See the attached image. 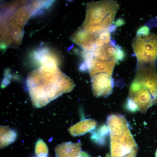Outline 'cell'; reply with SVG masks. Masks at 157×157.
Wrapping results in <instances>:
<instances>
[{"label": "cell", "mask_w": 157, "mask_h": 157, "mask_svg": "<svg viewBox=\"0 0 157 157\" xmlns=\"http://www.w3.org/2000/svg\"><path fill=\"white\" fill-rule=\"evenodd\" d=\"M81 147L80 142H63L55 147V155L56 157H89L86 153L82 151Z\"/></svg>", "instance_id": "8"}, {"label": "cell", "mask_w": 157, "mask_h": 157, "mask_svg": "<svg viewBox=\"0 0 157 157\" xmlns=\"http://www.w3.org/2000/svg\"><path fill=\"white\" fill-rule=\"evenodd\" d=\"M97 125V122L93 119H85L71 126L68 131L72 136L81 135L94 129Z\"/></svg>", "instance_id": "9"}, {"label": "cell", "mask_w": 157, "mask_h": 157, "mask_svg": "<svg viewBox=\"0 0 157 157\" xmlns=\"http://www.w3.org/2000/svg\"><path fill=\"white\" fill-rule=\"evenodd\" d=\"M31 16L28 4L18 8L10 16L8 22L11 37L14 41L19 42L22 40L24 27Z\"/></svg>", "instance_id": "6"}, {"label": "cell", "mask_w": 157, "mask_h": 157, "mask_svg": "<svg viewBox=\"0 0 157 157\" xmlns=\"http://www.w3.org/2000/svg\"><path fill=\"white\" fill-rule=\"evenodd\" d=\"M127 100L142 113L157 104V73L154 64L138 63Z\"/></svg>", "instance_id": "2"}, {"label": "cell", "mask_w": 157, "mask_h": 157, "mask_svg": "<svg viewBox=\"0 0 157 157\" xmlns=\"http://www.w3.org/2000/svg\"><path fill=\"white\" fill-rule=\"evenodd\" d=\"M48 150L47 145L42 139L37 142L35 152L37 157H47Z\"/></svg>", "instance_id": "13"}, {"label": "cell", "mask_w": 157, "mask_h": 157, "mask_svg": "<svg viewBox=\"0 0 157 157\" xmlns=\"http://www.w3.org/2000/svg\"><path fill=\"white\" fill-rule=\"evenodd\" d=\"M54 1H33L28 5L32 16L41 14L43 10L48 9L52 5Z\"/></svg>", "instance_id": "12"}, {"label": "cell", "mask_w": 157, "mask_h": 157, "mask_svg": "<svg viewBox=\"0 0 157 157\" xmlns=\"http://www.w3.org/2000/svg\"><path fill=\"white\" fill-rule=\"evenodd\" d=\"M116 26L115 25H111L108 28V31L109 32H113L116 29Z\"/></svg>", "instance_id": "19"}, {"label": "cell", "mask_w": 157, "mask_h": 157, "mask_svg": "<svg viewBox=\"0 0 157 157\" xmlns=\"http://www.w3.org/2000/svg\"><path fill=\"white\" fill-rule=\"evenodd\" d=\"M102 40L105 44L109 43L110 42V35L109 31L104 30L101 33L98 37Z\"/></svg>", "instance_id": "15"}, {"label": "cell", "mask_w": 157, "mask_h": 157, "mask_svg": "<svg viewBox=\"0 0 157 157\" xmlns=\"http://www.w3.org/2000/svg\"><path fill=\"white\" fill-rule=\"evenodd\" d=\"M132 46L138 63L154 64L157 57V35H137Z\"/></svg>", "instance_id": "4"}, {"label": "cell", "mask_w": 157, "mask_h": 157, "mask_svg": "<svg viewBox=\"0 0 157 157\" xmlns=\"http://www.w3.org/2000/svg\"><path fill=\"white\" fill-rule=\"evenodd\" d=\"M15 131L8 126H0V148H4L15 140Z\"/></svg>", "instance_id": "11"}, {"label": "cell", "mask_w": 157, "mask_h": 157, "mask_svg": "<svg viewBox=\"0 0 157 157\" xmlns=\"http://www.w3.org/2000/svg\"><path fill=\"white\" fill-rule=\"evenodd\" d=\"M92 89L95 95L106 97L112 92L113 81L111 75L102 73L92 77Z\"/></svg>", "instance_id": "7"}, {"label": "cell", "mask_w": 157, "mask_h": 157, "mask_svg": "<svg viewBox=\"0 0 157 157\" xmlns=\"http://www.w3.org/2000/svg\"><path fill=\"white\" fill-rule=\"evenodd\" d=\"M155 157H157V149L155 153Z\"/></svg>", "instance_id": "20"}, {"label": "cell", "mask_w": 157, "mask_h": 157, "mask_svg": "<svg viewBox=\"0 0 157 157\" xmlns=\"http://www.w3.org/2000/svg\"><path fill=\"white\" fill-rule=\"evenodd\" d=\"M119 6V4L113 1H103L88 4L84 22L88 26L101 25L107 16L111 12L117 10Z\"/></svg>", "instance_id": "5"}, {"label": "cell", "mask_w": 157, "mask_h": 157, "mask_svg": "<svg viewBox=\"0 0 157 157\" xmlns=\"http://www.w3.org/2000/svg\"><path fill=\"white\" fill-rule=\"evenodd\" d=\"M70 79L58 67L56 61L41 65L30 72L26 80L32 105L36 108L46 105L72 88Z\"/></svg>", "instance_id": "1"}, {"label": "cell", "mask_w": 157, "mask_h": 157, "mask_svg": "<svg viewBox=\"0 0 157 157\" xmlns=\"http://www.w3.org/2000/svg\"><path fill=\"white\" fill-rule=\"evenodd\" d=\"M124 24V21L122 18H119L117 20L115 23V25L116 27H119Z\"/></svg>", "instance_id": "17"}, {"label": "cell", "mask_w": 157, "mask_h": 157, "mask_svg": "<svg viewBox=\"0 0 157 157\" xmlns=\"http://www.w3.org/2000/svg\"><path fill=\"white\" fill-rule=\"evenodd\" d=\"M117 10L110 13L103 20L101 26L105 29H107L112 25L116 15Z\"/></svg>", "instance_id": "14"}, {"label": "cell", "mask_w": 157, "mask_h": 157, "mask_svg": "<svg viewBox=\"0 0 157 157\" xmlns=\"http://www.w3.org/2000/svg\"><path fill=\"white\" fill-rule=\"evenodd\" d=\"M107 123L110 134L111 157H123L138 150L124 116L110 115L107 118Z\"/></svg>", "instance_id": "3"}, {"label": "cell", "mask_w": 157, "mask_h": 157, "mask_svg": "<svg viewBox=\"0 0 157 157\" xmlns=\"http://www.w3.org/2000/svg\"><path fill=\"white\" fill-rule=\"evenodd\" d=\"M138 150L135 151L128 156L123 157H136Z\"/></svg>", "instance_id": "18"}, {"label": "cell", "mask_w": 157, "mask_h": 157, "mask_svg": "<svg viewBox=\"0 0 157 157\" xmlns=\"http://www.w3.org/2000/svg\"><path fill=\"white\" fill-rule=\"evenodd\" d=\"M7 20L6 19L1 20L0 47L3 50H5L12 42L10 28Z\"/></svg>", "instance_id": "10"}, {"label": "cell", "mask_w": 157, "mask_h": 157, "mask_svg": "<svg viewBox=\"0 0 157 157\" xmlns=\"http://www.w3.org/2000/svg\"><path fill=\"white\" fill-rule=\"evenodd\" d=\"M149 34V29L148 27L146 26H143L140 27L137 32V35H146Z\"/></svg>", "instance_id": "16"}]
</instances>
